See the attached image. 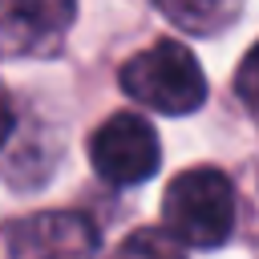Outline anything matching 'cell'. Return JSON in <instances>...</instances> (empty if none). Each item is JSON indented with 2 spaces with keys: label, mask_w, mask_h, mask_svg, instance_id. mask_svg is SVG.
Wrapping results in <instances>:
<instances>
[{
  "label": "cell",
  "mask_w": 259,
  "mask_h": 259,
  "mask_svg": "<svg viewBox=\"0 0 259 259\" xmlns=\"http://www.w3.org/2000/svg\"><path fill=\"white\" fill-rule=\"evenodd\" d=\"M162 231L178 247L214 251L235 231V186L219 166H194L170 178L162 194Z\"/></svg>",
  "instance_id": "cell-1"
},
{
  "label": "cell",
  "mask_w": 259,
  "mask_h": 259,
  "mask_svg": "<svg viewBox=\"0 0 259 259\" xmlns=\"http://www.w3.org/2000/svg\"><path fill=\"white\" fill-rule=\"evenodd\" d=\"M117 77L138 105L170 117H186L206 101V73L198 57L178 40H154L150 49L130 57Z\"/></svg>",
  "instance_id": "cell-2"
},
{
  "label": "cell",
  "mask_w": 259,
  "mask_h": 259,
  "mask_svg": "<svg viewBox=\"0 0 259 259\" xmlns=\"http://www.w3.org/2000/svg\"><path fill=\"white\" fill-rule=\"evenodd\" d=\"M89 166L109 186H142L162 166V146L142 113H109L89 134Z\"/></svg>",
  "instance_id": "cell-3"
},
{
  "label": "cell",
  "mask_w": 259,
  "mask_h": 259,
  "mask_svg": "<svg viewBox=\"0 0 259 259\" xmlns=\"http://www.w3.org/2000/svg\"><path fill=\"white\" fill-rule=\"evenodd\" d=\"M8 259H97L101 231L85 210H36L4 223Z\"/></svg>",
  "instance_id": "cell-4"
},
{
  "label": "cell",
  "mask_w": 259,
  "mask_h": 259,
  "mask_svg": "<svg viewBox=\"0 0 259 259\" xmlns=\"http://www.w3.org/2000/svg\"><path fill=\"white\" fill-rule=\"evenodd\" d=\"M77 20V0H0V57H57Z\"/></svg>",
  "instance_id": "cell-5"
},
{
  "label": "cell",
  "mask_w": 259,
  "mask_h": 259,
  "mask_svg": "<svg viewBox=\"0 0 259 259\" xmlns=\"http://www.w3.org/2000/svg\"><path fill=\"white\" fill-rule=\"evenodd\" d=\"M247 0H154V8L162 16H170L182 32L194 36H214L223 28H231L239 20Z\"/></svg>",
  "instance_id": "cell-6"
},
{
  "label": "cell",
  "mask_w": 259,
  "mask_h": 259,
  "mask_svg": "<svg viewBox=\"0 0 259 259\" xmlns=\"http://www.w3.org/2000/svg\"><path fill=\"white\" fill-rule=\"evenodd\" d=\"M105 259H186V251H182L162 227H138V231H130Z\"/></svg>",
  "instance_id": "cell-7"
},
{
  "label": "cell",
  "mask_w": 259,
  "mask_h": 259,
  "mask_svg": "<svg viewBox=\"0 0 259 259\" xmlns=\"http://www.w3.org/2000/svg\"><path fill=\"white\" fill-rule=\"evenodd\" d=\"M255 61H259V53L251 49V53L243 57V65H239V97H243L247 113H255V109H259V101H255Z\"/></svg>",
  "instance_id": "cell-8"
},
{
  "label": "cell",
  "mask_w": 259,
  "mask_h": 259,
  "mask_svg": "<svg viewBox=\"0 0 259 259\" xmlns=\"http://www.w3.org/2000/svg\"><path fill=\"white\" fill-rule=\"evenodd\" d=\"M12 125H16V113H12V97H8V89L0 85V146L8 142Z\"/></svg>",
  "instance_id": "cell-9"
}]
</instances>
